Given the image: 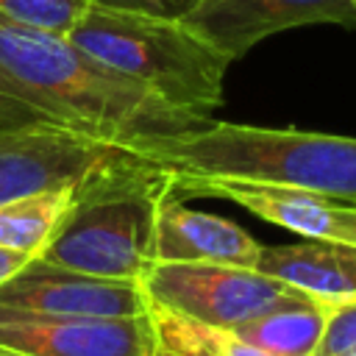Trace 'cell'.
I'll use <instances>...</instances> for the list:
<instances>
[{"label":"cell","mask_w":356,"mask_h":356,"mask_svg":"<svg viewBox=\"0 0 356 356\" xmlns=\"http://www.w3.org/2000/svg\"><path fill=\"white\" fill-rule=\"evenodd\" d=\"M170 195V170L156 161L86 189L39 259L83 275L142 281L153 264L156 217Z\"/></svg>","instance_id":"cell-4"},{"label":"cell","mask_w":356,"mask_h":356,"mask_svg":"<svg viewBox=\"0 0 356 356\" xmlns=\"http://www.w3.org/2000/svg\"><path fill=\"white\" fill-rule=\"evenodd\" d=\"M261 245L236 222L186 209L170 195L156 217L153 231V264L186 261V264H225L256 270Z\"/></svg>","instance_id":"cell-11"},{"label":"cell","mask_w":356,"mask_h":356,"mask_svg":"<svg viewBox=\"0 0 356 356\" xmlns=\"http://www.w3.org/2000/svg\"><path fill=\"white\" fill-rule=\"evenodd\" d=\"M181 22L234 61L289 28L323 22L356 28V6L350 0H197Z\"/></svg>","instance_id":"cell-8"},{"label":"cell","mask_w":356,"mask_h":356,"mask_svg":"<svg viewBox=\"0 0 356 356\" xmlns=\"http://www.w3.org/2000/svg\"><path fill=\"white\" fill-rule=\"evenodd\" d=\"M325 314H328V306L309 300L300 306L273 309L228 331L273 356H314L317 342L323 337Z\"/></svg>","instance_id":"cell-13"},{"label":"cell","mask_w":356,"mask_h":356,"mask_svg":"<svg viewBox=\"0 0 356 356\" xmlns=\"http://www.w3.org/2000/svg\"><path fill=\"white\" fill-rule=\"evenodd\" d=\"M139 156L178 175L292 186L356 203V136L211 120Z\"/></svg>","instance_id":"cell-2"},{"label":"cell","mask_w":356,"mask_h":356,"mask_svg":"<svg viewBox=\"0 0 356 356\" xmlns=\"http://www.w3.org/2000/svg\"><path fill=\"white\" fill-rule=\"evenodd\" d=\"M139 284L150 306L211 328H234L273 309L312 300L259 270L225 264L156 261Z\"/></svg>","instance_id":"cell-6"},{"label":"cell","mask_w":356,"mask_h":356,"mask_svg":"<svg viewBox=\"0 0 356 356\" xmlns=\"http://www.w3.org/2000/svg\"><path fill=\"white\" fill-rule=\"evenodd\" d=\"M350 3H353V6H356V0H350Z\"/></svg>","instance_id":"cell-23"},{"label":"cell","mask_w":356,"mask_h":356,"mask_svg":"<svg viewBox=\"0 0 356 356\" xmlns=\"http://www.w3.org/2000/svg\"><path fill=\"white\" fill-rule=\"evenodd\" d=\"M92 6L114 8V11H134V14H150L164 19H181L197 0H89Z\"/></svg>","instance_id":"cell-19"},{"label":"cell","mask_w":356,"mask_h":356,"mask_svg":"<svg viewBox=\"0 0 356 356\" xmlns=\"http://www.w3.org/2000/svg\"><path fill=\"white\" fill-rule=\"evenodd\" d=\"M0 350L11 356H156L150 314L75 317L0 306Z\"/></svg>","instance_id":"cell-7"},{"label":"cell","mask_w":356,"mask_h":356,"mask_svg":"<svg viewBox=\"0 0 356 356\" xmlns=\"http://www.w3.org/2000/svg\"><path fill=\"white\" fill-rule=\"evenodd\" d=\"M0 356H11V353H3V350H0Z\"/></svg>","instance_id":"cell-22"},{"label":"cell","mask_w":356,"mask_h":356,"mask_svg":"<svg viewBox=\"0 0 356 356\" xmlns=\"http://www.w3.org/2000/svg\"><path fill=\"white\" fill-rule=\"evenodd\" d=\"M170 181H172L175 197L181 195L222 197L306 239L356 245V203H345V200L306 192V189L231 181V178H195V175L170 172Z\"/></svg>","instance_id":"cell-9"},{"label":"cell","mask_w":356,"mask_h":356,"mask_svg":"<svg viewBox=\"0 0 356 356\" xmlns=\"http://www.w3.org/2000/svg\"><path fill=\"white\" fill-rule=\"evenodd\" d=\"M145 156L64 125L0 131V203L56 189H95L142 167Z\"/></svg>","instance_id":"cell-5"},{"label":"cell","mask_w":356,"mask_h":356,"mask_svg":"<svg viewBox=\"0 0 356 356\" xmlns=\"http://www.w3.org/2000/svg\"><path fill=\"white\" fill-rule=\"evenodd\" d=\"M150 320H153V328H156V337L159 339H184V342H192L206 356H273V353H264V350L248 345L245 339H239L228 328L200 325V323L184 320V317H178L172 312L156 309V306H150Z\"/></svg>","instance_id":"cell-15"},{"label":"cell","mask_w":356,"mask_h":356,"mask_svg":"<svg viewBox=\"0 0 356 356\" xmlns=\"http://www.w3.org/2000/svg\"><path fill=\"white\" fill-rule=\"evenodd\" d=\"M156 356H175V353H170L167 348H161V345H159V353H156Z\"/></svg>","instance_id":"cell-21"},{"label":"cell","mask_w":356,"mask_h":356,"mask_svg":"<svg viewBox=\"0 0 356 356\" xmlns=\"http://www.w3.org/2000/svg\"><path fill=\"white\" fill-rule=\"evenodd\" d=\"M86 8L89 0H0V17L53 36H67Z\"/></svg>","instance_id":"cell-16"},{"label":"cell","mask_w":356,"mask_h":356,"mask_svg":"<svg viewBox=\"0 0 356 356\" xmlns=\"http://www.w3.org/2000/svg\"><path fill=\"white\" fill-rule=\"evenodd\" d=\"M256 270L323 306L356 300V245L325 239L261 245Z\"/></svg>","instance_id":"cell-12"},{"label":"cell","mask_w":356,"mask_h":356,"mask_svg":"<svg viewBox=\"0 0 356 356\" xmlns=\"http://www.w3.org/2000/svg\"><path fill=\"white\" fill-rule=\"evenodd\" d=\"M314 356H356V300L328 306Z\"/></svg>","instance_id":"cell-18"},{"label":"cell","mask_w":356,"mask_h":356,"mask_svg":"<svg viewBox=\"0 0 356 356\" xmlns=\"http://www.w3.org/2000/svg\"><path fill=\"white\" fill-rule=\"evenodd\" d=\"M28 125H61L31 92L0 70V131ZM67 128V125H64Z\"/></svg>","instance_id":"cell-17"},{"label":"cell","mask_w":356,"mask_h":356,"mask_svg":"<svg viewBox=\"0 0 356 356\" xmlns=\"http://www.w3.org/2000/svg\"><path fill=\"white\" fill-rule=\"evenodd\" d=\"M28 261H33V256H25V253H17V250H6L0 248V284L8 281L11 275H17Z\"/></svg>","instance_id":"cell-20"},{"label":"cell","mask_w":356,"mask_h":356,"mask_svg":"<svg viewBox=\"0 0 356 356\" xmlns=\"http://www.w3.org/2000/svg\"><path fill=\"white\" fill-rule=\"evenodd\" d=\"M0 70L61 125L134 153L211 122V117L170 106L139 81L81 53L64 36L22 28L6 17H0Z\"/></svg>","instance_id":"cell-1"},{"label":"cell","mask_w":356,"mask_h":356,"mask_svg":"<svg viewBox=\"0 0 356 356\" xmlns=\"http://www.w3.org/2000/svg\"><path fill=\"white\" fill-rule=\"evenodd\" d=\"M64 39L95 61L139 81L175 108L211 117L222 103V81L231 61L181 19L89 3Z\"/></svg>","instance_id":"cell-3"},{"label":"cell","mask_w":356,"mask_h":356,"mask_svg":"<svg viewBox=\"0 0 356 356\" xmlns=\"http://www.w3.org/2000/svg\"><path fill=\"white\" fill-rule=\"evenodd\" d=\"M78 195V189H56L0 203V248L39 259Z\"/></svg>","instance_id":"cell-14"},{"label":"cell","mask_w":356,"mask_h":356,"mask_svg":"<svg viewBox=\"0 0 356 356\" xmlns=\"http://www.w3.org/2000/svg\"><path fill=\"white\" fill-rule=\"evenodd\" d=\"M0 306L75 317L150 314V300L139 281L83 275L75 270L47 264L42 259L28 261L17 275L0 284Z\"/></svg>","instance_id":"cell-10"}]
</instances>
